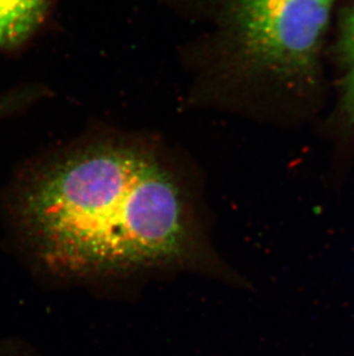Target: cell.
Wrapping results in <instances>:
<instances>
[{
  "label": "cell",
  "mask_w": 354,
  "mask_h": 356,
  "mask_svg": "<svg viewBox=\"0 0 354 356\" xmlns=\"http://www.w3.org/2000/svg\"><path fill=\"white\" fill-rule=\"evenodd\" d=\"M339 50L345 66V112L354 122V3L342 24Z\"/></svg>",
  "instance_id": "cell-3"
},
{
  "label": "cell",
  "mask_w": 354,
  "mask_h": 356,
  "mask_svg": "<svg viewBox=\"0 0 354 356\" xmlns=\"http://www.w3.org/2000/svg\"><path fill=\"white\" fill-rule=\"evenodd\" d=\"M21 213L44 255L75 271L171 259L185 240L171 175L127 147H94L44 168L24 189Z\"/></svg>",
  "instance_id": "cell-1"
},
{
  "label": "cell",
  "mask_w": 354,
  "mask_h": 356,
  "mask_svg": "<svg viewBox=\"0 0 354 356\" xmlns=\"http://www.w3.org/2000/svg\"><path fill=\"white\" fill-rule=\"evenodd\" d=\"M50 0H0V47L24 43L43 21Z\"/></svg>",
  "instance_id": "cell-2"
},
{
  "label": "cell",
  "mask_w": 354,
  "mask_h": 356,
  "mask_svg": "<svg viewBox=\"0 0 354 356\" xmlns=\"http://www.w3.org/2000/svg\"><path fill=\"white\" fill-rule=\"evenodd\" d=\"M26 102L24 94H10L0 97V117L10 113Z\"/></svg>",
  "instance_id": "cell-4"
}]
</instances>
